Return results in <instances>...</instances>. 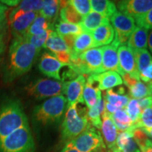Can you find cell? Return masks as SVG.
Listing matches in <instances>:
<instances>
[{"mask_svg": "<svg viewBox=\"0 0 152 152\" xmlns=\"http://www.w3.org/2000/svg\"><path fill=\"white\" fill-rule=\"evenodd\" d=\"M141 152H152V140L149 138L142 147L140 148Z\"/></svg>", "mask_w": 152, "mask_h": 152, "instance_id": "bcb514c9", "label": "cell"}, {"mask_svg": "<svg viewBox=\"0 0 152 152\" xmlns=\"http://www.w3.org/2000/svg\"><path fill=\"white\" fill-rule=\"evenodd\" d=\"M35 144L29 125L18 129L0 141V152H35Z\"/></svg>", "mask_w": 152, "mask_h": 152, "instance_id": "5b68a950", "label": "cell"}, {"mask_svg": "<svg viewBox=\"0 0 152 152\" xmlns=\"http://www.w3.org/2000/svg\"><path fill=\"white\" fill-rule=\"evenodd\" d=\"M120 45L113 40L111 45L102 47V71H114L122 76L125 73L120 67L118 49Z\"/></svg>", "mask_w": 152, "mask_h": 152, "instance_id": "7c38bea8", "label": "cell"}, {"mask_svg": "<svg viewBox=\"0 0 152 152\" xmlns=\"http://www.w3.org/2000/svg\"><path fill=\"white\" fill-rule=\"evenodd\" d=\"M110 20L115 32L114 40L120 46L124 45L128 42L129 37L136 28L135 20L132 17L118 11L112 15Z\"/></svg>", "mask_w": 152, "mask_h": 152, "instance_id": "ba28073f", "label": "cell"}, {"mask_svg": "<svg viewBox=\"0 0 152 152\" xmlns=\"http://www.w3.org/2000/svg\"><path fill=\"white\" fill-rule=\"evenodd\" d=\"M60 9V1L56 0H47L44 1L42 9L39 14L45 18L51 25L56 20Z\"/></svg>", "mask_w": 152, "mask_h": 152, "instance_id": "f1b7e54d", "label": "cell"}, {"mask_svg": "<svg viewBox=\"0 0 152 152\" xmlns=\"http://www.w3.org/2000/svg\"><path fill=\"white\" fill-rule=\"evenodd\" d=\"M90 76L93 80L98 83V88L100 90H109L123 84L121 76L114 71H106L102 73L92 74Z\"/></svg>", "mask_w": 152, "mask_h": 152, "instance_id": "2e32d148", "label": "cell"}, {"mask_svg": "<svg viewBox=\"0 0 152 152\" xmlns=\"http://www.w3.org/2000/svg\"><path fill=\"white\" fill-rule=\"evenodd\" d=\"M118 109H118V108L115 107V106L112 105V104L109 103V102H107L105 100V111L107 112V113L110 114V115H112V114L115 113V112Z\"/></svg>", "mask_w": 152, "mask_h": 152, "instance_id": "7dc6e473", "label": "cell"}, {"mask_svg": "<svg viewBox=\"0 0 152 152\" xmlns=\"http://www.w3.org/2000/svg\"><path fill=\"white\" fill-rule=\"evenodd\" d=\"M55 27L56 33L61 37L66 35L77 36L83 33V30L79 25L68 23L61 20L56 24Z\"/></svg>", "mask_w": 152, "mask_h": 152, "instance_id": "d6a6232c", "label": "cell"}, {"mask_svg": "<svg viewBox=\"0 0 152 152\" xmlns=\"http://www.w3.org/2000/svg\"><path fill=\"white\" fill-rule=\"evenodd\" d=\"M91 9L94 12L103 15L106 18H111L117 11L116 5L112 1L108 0H92L90 1Z\"/></svg>", "mask_w": 152, "mask_h": 152, "instance_id": "83f0119b", "label": "cell"}, {"mask_svg": "<svg viewBox=\"0 0 152 152\" xmlns=\"http://www.w3.org/2000/svg\"><path fill=\"white\" fill-rule=\"evenodd\" d=\"M139 27L144 28L147 30L152 29V9L143 16L134 20Z\"/></svg>", "mask_w": 152, "mask_h": 152, "instance_id": "60d3db41", "label": "cell"}, {"mask_svg": "<svg viewBox=\"0 0 152 152\" xmlns=\"http://www.w3.org/2000/svg\"><path fill=\"white\" fill-rule=\"evenodd\" d=\"M67 106V99L64 95L54 96L36 106L33 110L34 121L46 127L59 123L64 117Z\"/></svg>", "mask_w": 152, "mask_h": 152, "instance_id": "3957f363", "label": "cell"}, {"mask_svg": "<svg viewBox=\"0 0 152 152\" xmlns=\"http://www.w3.org/2000/svg\"><path fill=\"white\" fill-rule=\"evenodd\" d=\"M89 75L103 73L102 71V49L92 48L85 51L79 56Z\"/></svg>", "mask_w": 152, "mask_h": 152, "instance_id": "4fadbf2b", "label": "cell"}, {"mask_svg": "<svg viewBox=\"0 0 152 152\" xmlns=\"http://www.w3.org/2000/svg\"><path fill=\"white\" fill-rule=\"evenodd\" d=\"M99 151H97V152H99ZM60 152H79V151L75 149V147L73 146L72 142L69 141V142H66L65 147L63 148V149Z\"/></svg>", "mask_w": 152, "mask_h": 152, "instance_id": "f6af8a7d", "label": "cell"}, {"mask_svg": "<svg viewBox=\"0 0 152 152\" xmlns=\"http://www.w3.org/2000/svg\"><path fill=\"white\" fill-rule=\"evenodd\" d=\"M116 8L120 12L135 20L152 9V0H123L118 1Z\"/></svg>", "mask_w": 152, "mask_h": 152, "instance_id": "8fae6325", "label": "cell"}, {"mask_svg": "<svg viewBox=\"0 0 152 152\" xmlns=\"http://www.w3.org/2000/svg\"><path fill=\"white\" fill-rule=\"evenodd\" d=\"M95 83L96 82L93 80L90 75L87 76L83 96L84 102L89 109L94 107L97 104L99 99L102 96L101 90L98 87L94 86Z\"/></svg>", "mask_w": 152, "mask_h": 152, "instance_id": "ffe728a7", "label": "cell"}, {"mask_svg": "<svg viewBox=\"0 0 152 152\" xmlns=\"http://www.w3.org/2000/svg\"><path fill=\"white\" fill-rule=\"evenodd\" d=\"M8 24L6 14L0 15V46L6 47V40L8 35Z\"/></svg>", "mask_w": 152, "mask_h": 152, "instance_id": "ab89813d", "label": "cell"}, {"mask_svg": "<svg viewBox=\"0 0 152 152\" xmlns=\"http://www.w3.org/2000/svg\"><path fill=\"white\" fill-rule=\"evenodd\" d=\"M109 23V18L96 12L91 11L83 17L81 23L78 25L81 27L83 32L92 33L97 28Z\"/></svg>", "mask_w": 152, "mask_h": 152, "instance_id": "ac0fdd59", "label": "cell"}, {"mask_svg": "<svg viewBox=\"0 0 152 152\" xmlns=\"http://www.w3.org/2000/svg\"><path fill=\"white\" fill-rule=\"evenodd\" d=\"M44 48L49 49L53 53V54L62 52L71 53L68 47L67 46L63 38L56 33V32L53 31L43 46Z\"/></svg>", "mask_w": 152, "mask_h": 152, "instance_id": "d4e9b609", "label": "cell"}, {"mask_svg": "<svg viewBox=\"0 0 152 152\" xmlns=\"http://www.w3.org/2000/svg\"><path fill=\"white\" fill-rule=\"evenodd\" d=\"M71 142L79 152H97L105 149L101 133L90 125Z\"/></svg>", "mask_w": 152, "mask_h": 152, "instance_id": "52a82bcc", "label": "cell"}, {"mask_svg": "<svg viewBox=\"0 0 152 152\" xmlns=\"http://www.w3.org/2000/svg\"><path fill=\"white\" fill-rule=\"evenodd\" d=\"M40 50L36 49L23 37L14 38L2 68L4 83H11L31 69Z\"/></svg>", "mask_w": 152, "mask_h": 152, "instance_id": "6da1fadb", "label": "cell"}, {"mask_svg": "<svg viewBox=\"0 0 152 152\" xmlns=\"http://www.w3.org/2000/svg\"><path fill=\"white\" fill-rule=\"evenodd\" d=\"M138 104L141 111L148 108L152 107V96H149L147 97L138 99Z\"/></svg>", "mask_w": 152, "mask_h": 152, "instance_id": "7bdbcfd3", "label": "cell"}, {"mask_svg": "<svg viewBox=\"0 0 152 152\" xmlns=\"http://www.w3.org/2000/svg\"><path fill=\"white\" fill-rule=\"evenodd\" d=\"M118 56L120 67L123 73L129 74L132 77L140 80V73L132 51L128 46L121 45L118 49Z\"/></svg>", "mask_w": 152, "mask_h": 152, "instance_id": "9a60e30c", "label": "cell"}, {"mask_svg": "<svg viewBox=\"0 0 152 152\" xmlns=\"http://www.w3.org/2000/svg\"><path fill=\"white\" fill-rule=\"evenodd\" d=\"M7 9H8V8H7L4 4H3L2 3H1V1H0V15L5 14L6 11H7Z\"/></svg>", "mask_w": 152, "mask_h": 152, "instance_id": "f907efd6", "label": "cell"}, {"mask_svg": "<svg viewBox=\"0 0 152 152\" xmlns=\"http://www.w3.org/2000/svg\"><path fill=\"white\" fill-rule=\"evenodd\" d=\"M110 116L116 128L121 132L129 130L133 125L132 121L128 116L125 109L117 110L115 113L110 115Z\"/></svg>", "mask_w": 152, "mask_h": 152, "instance_id": "f546056e", "label": "cell"}, {"mask_svg": "<svg viewBox=\"0 0 152 152\" xmlns=\"http://www.w3.org/2000/svg\"><path fill=\"white\" fill-rule=\"evenodd\" d=\"M66 66L58 61L53 54L45 52L41 56L38 68L41 73L51 78L61 80V77L60 75V71L61 68Z\"/></svg>", "mask_w": 152, "mask_h": 152, "instance_id": "5bb4252c", "label": "cell"}, {"mask_svg": "<svg viewBox=\"0 0 152 152\" xmlns=\"http://www.w3.org/2000/svg\"><path fill=\"white\" fill-rule=\"evenodd\" d=\"M105 111V100L102 96L99 99L94 107L90 109L87 112V116L91 126L96 129H101L102 120L101 116Z\"/></svg>", "mask_w": 152, "mask_h": 152, "instance_id": "484cf974", "label": "cell"}, {"mask_svg": "<svg viewBox=\"0 0 152 152\" xmlns=\"http://www.w3.org/2000/svg\"><path fill=\"white\" fill-rule=\"evenodd\" d=\"M51 28H52V25L49 23L46 19L39 14L34 20L31 26H30L27 33L25 36L40 35Z\"/></svg>", "mask_w": 152, "mask_h": 152, "instance_id": "836d02e7", "label": "cell"}, {"mask_svg": "<svg viewBox=\"0 0 152 152\" xmlns=\"http://www.w3.org/2000/svg\"><path fill=\"white\" fill-rule=\"evenodd\" d=\"M38 15L39 13L26 12L17 7L13 9L9 16V24L14 38L23 37Z\"/></svg>", "mask_w": 152, "mask_h": 152, "instance_id": "9c48e42d", "label": "cell"}, {"mask_svg": "<svg viewBox=\"0 0 152 152\" xmlns=\"http://www.w3.org/2000/svg\"><path fill=\"white\" fill-rule=\"evenodd\" d=\"M134 59L140 74L149 66L152 62V56L146 49L132 51Z\"/></svg>", "mask_w": 152, "mask_h": 152, "instance_id": "1f68e13d", "label": "cell"}, {"mask_svg": "<svg viewBox=\"0 0 152 152\" xmlns=\"http://www.w3.org/2000/svg\"><path fill=\"white\" fill-rule=\"evenodd\" d=\"M5 47V46H0V56L3 54L4 52Z\"/></svg>", "mask_w": 152, "mask_h": 152, "instance_id": "f5cc1de1", "label": "cell"}, {"mask_svg": "<svg viewBox=\"0 0 152 152\" xmlns=\"http://www.w3.org/2000/svg\"><path fill=\"white\" fill-rule=\"evenodd\" d=\"M29 125L22 104L9 99L0 105V141L18 129Z\"/></svg>", "mask_w": 152, "mask_h": 152, "instance_id": "7a4b0ae2", "label": "cell"}, {"mask_svg": "<svg viewBox=\"0 0 152 152\" xmlns=\"http://www.w3.org/2000/svg\"><path fill=\"white\" fill-rule=\"evenodd\" d=\"M1 3L3 4H6L8 6H11V7H15V6H18L20 4V1H17V0H7V1H0Z\"/></svg>", "mask_w": 152, "mask_h": 152, "instance_id": "c3c4849f", "label": "cell"}, {"mask_svg": "<svg viewBox=\"0 0 152 152\" xmlns=\"http://www.w3.org/2000/svg\"><path fill=\"white\" fill-rule=\"evenodd\" d=\"M140 79L144 83H149L152 82V62L143 72L140 74Z\"/></svg>", "mask_w": 152, "mask_h": 152, "instance_id": "b9f144b4", "label": "cell"}, {"mask_svg": "<svg viewBox=\"0 0 152 152\" xmlns=\"http://www.w3.org/2000/svg\"><path fill=\"white\" fill-rule=\"evenodd\" d=\"M147 46L149 47L150 52L152 54V30L150 32L149 37H148V42H147Z\"/></svg>", "mask_w": 152, "mask_h": 152, "instance_id": "681fc988", "label": "cell"}, {"mask_svg": "<svg viewBox=\"0 0 152 152\" xmlns=\"http://www.w3.org/2000/svg\"><path fill=\"white\" fill-rule=\"evenodd\" d=\"M132 127L134 128L141 129L152 128V107L142 111L137 123L133 125Z\"/></svg>", "mask_w": 152, "mask_h": 152, "instance_id": "74e56055", "label": "cell"}, {"mask_svg": "<svg viewBox=\"0 0 152 152\" xmlns=\"http://www.w3.org/2000/svg\"><path fill=\"white\" fill-rule=\"evenodd\" d=\"M151 89H152V82H151Z\"/></svg>", "mask_w": 152, "mask_h": 152, "instance_id": "9f6ffc18", "label": "cell"}, {"mask_svg": "<svg viewBox=\"0 0 152 152\" xmlns=\"http://www.w3.org/2000/svg\"><path fill=\"white\" fill-rule=\"evenodd\" d=\"M96 48L92 33H83L77 35L75 37L73 49L71 51V57L79 56L81 54L88 49Z\"/></svg>", "mask_w": 152, "mask_h": 152, "instance_id": "44dd1931", "label": "cell"}, {"mask_svg": "<svg viewBox=\"0 0 152 152\" xmlns=\"http://www.w3.org/2000/svg\"><path fill=\"white\" fill-rule=\"evenodd\" d=\"M112 151H113V152H122L121 150L118 149L117 147H114L113 149H112Z\"/></svg>", "mask_w": 152, "mask_h": 152, "instance_id": "db71d44e", "label": "cell"}, {"mask_svg": "<svg viewBox=\"0 0 152 152\" xmlns=\"http://www.w3.org/2000/svg\"><path fill=\"white\" fill-rule=\"evenodd\" d=\"M95 47L106 46L111 44L115 37L113 26L111 24L103 25L92 33Z\"/></svg>", "mask_w": 152, "mask_h": 152, "instance_id": "d6986e66", "label": "cell"}, {"mask_svg": "<svg viewBox=\"0 0 152 152\" xmlns=\"http://www.w3.org/2000/svg\"><path fill=\"white\" fill-rule=\"evenodd\" d=\"M60 9L61 20L72 24L80 23L83 17L68 4V1H60Z\"/></svg>", "mask_w": 152, "mask_h": 152, "instance_id": "cb8c5ba5", "label": "cell"}, {"mask_svg": "<svg viewBox=\"0 0 152 152\" xmlns=\"http://www.w3.org/2000/svg\"><path fill=\"white\" fill-rule=\"evenodd\" d=\"M54 31L53 28H49L48 30H47L46 31L44 32L43 33L40 34V35H30V36H24V37L26 38V40L28 42L31 44L32 45H33L36 49H39L42 47H43L44 45H45L46 41L48 39L49 36L50 35V34Z\"/></svg>", "mask_w": 152, "mask_h": 152, "instance_id": "e575fe53", "label": "cell"}, {"mask_svg": "<svg viewBox=\"0 0 152 152\" xmlns=\"http://www.w3.org/2000/svg\"><path fill=\"white\" fill-rule=\"evenodd\" d=\"M129 95L134 99H141L142 98L152 96V89L151 83H144L138 80L129 88Z\"/></svg>", "mask_w": 152, "mask_h": 152, "instance_id": "4dcf8cb0", "label": "cell"}, {"mask_svg": "<svg viewBox=\"0 0 152 152\" xmlns=\"http://www.w3.org/2000/svg\"><path fill=\"white\" fill-rule=\"evenodd\" d=\"M86 109H80L77 104L66 109L61 128V137L63 142H68L75 139L90 125Z\"/></svg>", "mask_w": 152, "mask_h": 152, "instance_id": "277c9868", "label": "cell"}, {"mask_svg": "<svg viewBox=\"0 0 152 152\" xmlns=\"http://www.w3.org/2000/svg\"><path fill=\"white\" fill-rule=\"evenodd\" d=\"M127 113L128 116L132 121L133 125H135L140 120V115H141V110L140 109L138 104V100L134 99H131L129 100V102L127 105L126 108Z\"/></svg>", "mask_w": 152, "mask_h": 152, "instance_id": "d590c367", "label": "cell"}, {"mask_svg": "<svg viewBox=\"0 0 152 152\" xmlns=\"http://www.w3.org/2000/svg\"><path fill=\"white\" fill-rule=\"evenodd\" d=\"M144 130V132L147 134L148 137H150L152 138V128L150 129H142Z\"/></svg>", "mask_w": 152, "mask_h": 152, "instance_id": "816d5d0a", "label": "cell"}, {"mask_svg": "<svg viewBox=\"0 0 152 152\" xmlns=\"http://www.w3.org/2000/svg\"><path fill=\"white\" fill-rule=\"evenodd\" d=\"M104 151H105V149H103L101 150V151H99V152H104Z\"/></svg>", "mask_w": 152, "mask_h": 152, "instance_id": "11a10c76", "label": "cell"}, {"mask_svg": "<svg viewBox=\"0 0 152 152\" xmlns=\"http://www.w3.org/2000/svg\"><path fill=\"white\" fill-rule=\"evenodd\" d=\"M68 4L72 6L83 17L88 14L92 10L90 1L88 0H71L68 1Z\"/></svg>", "mask_w": 152, "mask_h": 152, "instance_id": "f35d334b", "label": "cell"}, {"mask_svg": "<svg viewBox=\"0 0 152 152\" xmlns=\"http://www.w3.org/2000/svg\"><path fill=\"white\" fill-rule=\"evenodd\" d=\"M65 82L47 78H39L32 82L25 90L28 96L37 100H42L64 94Z\"/></svg>", "mask_w": 152, "mask_h": 152, "instance_id": "8992f818", "label": "cell"}, {"mask_svg": "<svg viewBox=\"0 0 152 152\" xmlns=\"http://www.w3.org/2000/svg\"><path fill=\"white\" fill-rule=\"evenodd\" d=\"M149 30L144 28L137 26L129 37L128 47L131 50L143 49L147 47Z\"/></svg>", "mask_w": 152, "mask_h": 152, "instance_id": "7402d4cb", "label": "cell"}, {"mask_svg": "<svg viewBox=\"0 0 152 152\" xmlns=\"http://www.w3.org/2000/svg\"><path fill=\"white\" fill-rule=\"evenodd\" d=\"M125 89L120 87L117 91L109 89L104 95V99L118 109H125L128 105L130 97L128 95H125Z\"/></svg>", "mask_w": 152, "mask_h": 152, "instance_id": "603a6c76", "label": "cell"}, {"mask_svg": "<svg viewBox=\"0 0 152 152\" xmlns=\"http://www.w3.org/2000/svg\"><path fill=\"white\" fill-rule=\"evenodd\" d=\"M117 148L122 152H139L136 142L129 131H124L118 134L116 139Z\"/></svg>", "mask_w": 152, "mask_h": 152, "instance_id": "4316f807", "label": "cell"}, {"mask_svg": "<svg viewBox=\"0 0 152 152\" xmlns=\"http://www.w3.org/2000/svg\"><path fill=\"white\" fill-rule=\"evenodd\" d=\"M86 80L85 76L80 75L71 81L65 82L64 94L66 95L67 99L66 109L79 103H85L83 95Z\"/></svg>", "mask_w": 152, "mask_h": 152, "instance_id": "30bf717a", "label": "cell"}, {"mask_svg": "<svg viewBox=\"0 0 152 152\" xmlns=\"http://www.w3.org/2000/svg\"><path fill=\"white\" fill-rule=\"evenodd\" d=\"M102 134L109 149H113L116 145V139L118 137V129L111 118L110 114L104 111L102 114Z\"/></svg>", "mask_w": 152, "mask_h": 152, "instance_id": "e0dca14e", "label": "cell"}, {"mask_svg": "<svg viewBox=\"0 0 152 152\" xmlns=\"http://www.w3.org/2000/svg\"><path fill=\"white\" fill-rule=\"evenodd\" d=\"M44 5L42 0H24L20 1L17 8L26 12L39 13Z\"/></svg>", "mask_w": 152, "mask_h": 152, "instance_id": "8d00e7d4", "label": "cell"}, {"mask_svg": "<svg viewBox=\"0 0 152 152\" xmlns=\"http://www.w3.org/2000/svg\"><path fill=\"white\" fill-rule=\"evenodd\" d=\"M123 77V83L124 82V84L126 85L128 88L132 87L138 80L134 77H132V76L129 75V74L124 73V75H122Z\"/></svg>", "mask_w": 152, "mask_h": 152, "instance_id": "ee69618b", "label": "cell"}]
</instances>
